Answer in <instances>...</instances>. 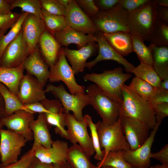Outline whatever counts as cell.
I'll return each mask as SVG.
<instances>
[{
    "mask_svg": "<svg viewBox=\"0 0 168 168\" xmlns=\"http://www.w3.org/2000/svg\"><path fill=\"white\" fill-rule=\"evenodd\" d=\"M122 101L120 115L137 119L152 129L156 124L155 113L149 102L130 90L127 85L122 88Z\"/></svg>",
    "mask_w": 168,
    "mask_h": 168,
    "instance_id": "cell-1",
    "label": "cell"
},
{
    "mask_svg": "<svg viewBox=\"0 0 168 168\" xmlns=\"http://www.w3.org/2000/svg\"><path fill=\"white\" fill-rule=\"evenodd\" d=\"M132 75L124 73L121 67L104 70L100 73H92L85 75L83 79L94 82L105 93L120 104L122 101V88Z\"/></svg>",
    "mask_w": 168,
    "mask_h": 168,
    "instance_id": "cell-2",
    "label": "cell"
},
{
    "mask_svg": "<svg viewBox=\"0 0 168 168\" xmlns=\"http://www.w3.org/2000/svg\"><path fill=\"white\" fill-rule=\"evenodd\" d=\"M157 7L155 0H150L137 9L128 12L131 32L144 41H148L157 20Z\"/></svg>",
    "mask_w": 168,
    "mask_h": 168,
    "instance_id": "cell-3",
    "label": "cell"
},
{
    "mask_svg": "<svg viewBox=\"0 0 168 168\" xmlns=\"http://www.w3.org/2000/svg\"><path fill=\"white\" fill-rule=\"evenodd\" d=\"M86 94L92 106L107 125L114 124L120 116L121 104L115 100L95 84L88 86Z\"/></svg>",
    "mask_w": 168,
    "mask_h": 168,
    "instance_id": "cell-4",
    "label": "cell"
},
{
    "mask_svg": "<svg viewBox=\"0 0 168 168\" xmlns=\"http://www.w3.org/2000/svg\"><path fill=\"white\" fill-rule=\"evenodd\" d=\"M91 19L96 30L104 33L131 32L128 23V12L119 3L109 10L100 11Z\"/></svg>",
    "mask_w": 168,
    "mask_h": 168,
    "instance_id": "cell-5",
    "label": "cell"
},
{
    "mask_svg": "<svg viewBox=\"0 0 168 168\" xmlns=\"http://www.w3.org/2000/svg\"><path fill=\"white\" fill-rule=\"evenodd\" d=\"M96 124L100 145L104 149V157L102 160L110 152L130 149L121 129L120 116L113 124L107 125L100 121Z\"/></svg>",
    "mask_w": 168,
    "mask_h": 168,
    "instance_id": "cell-6",
    "label": "cell"
},
{
    "mask_svg": "<svg viewBox=\"0 0 168 168\" xmlns=\"http://www.w3.org/2000/svg\"><path fill=\"white\" fill-rule=\"evenodd\" d=\"M46 92H50L61 104L64 113L72 111L74 117L77 120H83V109L90 105L89 99L86 94L73 95L68 93L63 85L58 86L52 84L47 85L44 90Z\"/></svg>",
    "mask_w": 168,
    "mask_h": 168,
    "instance_id": "cell-7",
    "label": "cell"
},
{
    "mask_svg": "<svg viewBox=\"0 0 168 168\" xmlns=\"http://www.w3.org/2000/svg\"><path fill=\"white\" fill-rule=\"evenodd\" d=\"M50 67L48 80L50 82L62 81L67 86L71 94H86L85 87L78 85L76 81L75 74L67 61L63 48L61 49L57 62Z\"/></svg>",
    "mask_w": 168,
    "mask_h": 168,
    "instance_id": "cell-8",
    "label": "cell"
},
{
    "mask_svg": "<svg viewBox=\"0 0 168 168\" xmlns=\"http://www.w3.org/2000/svg\"><path fill=\"white\" fill-rule=\"evenodd\" d=\"M0 138L1 163L7 165L17 161L27 141L21 134L9 129H2Z\"/></svg>",
    "mask_w": 168,
    "mask_h": 168,
    "instance_id": "cell-9",
    "label": "cell"
},
{
    "mask_svg": "<svg viewBox=\"0 0 168 168\" xmlns=\"http://www.w3.org/2000/svg\"><path fill=\"white\" fill-rule=\"evenodd\" d=\"M65 114L69 140L73 144L78 143L90 157L95 153V151L91 138L88 132L86 122L84 118L82 121L77 120L69 113Z\"/></svg>",
    "mask_w": 168,
    "mask_h": 168,
    "instance_id": "cell-10",
    "label": "cell"
},
{
    "mask_svg": "<svg viewBox=\"0 0 168 168\" xmlns=\"http://www.w3.org/2000/svg\"><path fill=\"white\" fill-rule=\"evenodd\" d=\"M120 116L121 129L130 149L134 150L138 148L148 138L150 129L145 124L137 119Z\"/></svg>",
    "mask_w": 168,
    "mask_h": 168,
    "instance_id": "cell-11",
    "label": "cell"
},
{
    "mask_svg": "<svg viewBox=\"0 0 168 168\" xmlns=\"http://www.w3.org/2000/svg\"><path fill=\"white\" fill-rule=\"evenodd\" d=\"M94 36L95 41L98 43V54L94 59L86 63V67L90 70L100 61L105 60H112L122 65L127 72L132 73L135 67L113 48L104 37L101 32L97 31Z\"/></svg>",
    "mask_w": 168,
    "mask_h": 168,
    "instance_id": "cell-12",
    "label": "cell"
},
{
    "mask_svg": "<svg viewBox=\"0 0 168 168\" xmlns=\"http://www.w3.org/2000/svg\"><path fill=\"white\" fill-rule=\"evenodd\" d=\"M29 55L21 29L16 37L6 48L0 60V66L17 67L21 65Z\"/></svg>",
    "mask_w": 168,
    "mask_h": 168,
    "instance_id": "cell-13",
    "label": "cell"
},
{
    "mask_svg": "<svg viewBox=\"0 0 168 168\" xmlns=\"http://www.w3.org/2000/svg\"><path fill=\"white\" fill-rule=\"evenodd\" d=\"M160 125L156 123L148 138L140 147L134 150H124L125 159L134 168H149L151 166V148Z\"/></svg>",
    "mask_w": 168,
    "mask_h": 168,
    "instance_id": "cell-14",
    "label": "cell"
},
{
    "mask_svg": "<svg viewBox=\"0 0 168 168\" xmlns=\"http://www.w3.org/2000/svg\"><path fill=\"white\" fill-rule=\"evenodd\" d=\"M67 25L76 30L94 35L97 31L91 20L75 0H71L65 16Z\"/></svg>",
    "mask_w": 168,
    "mask_h": 168,
    "instance_id": "cell-15",
    "label": "cell"
},
{
    "mask_svg": "<svg viewBox=\"0 0 168 168\" xmlns=\"http://www.w3.org/2000/svg\"><path fill=\"white\" fill-rule=\"evenodd\" d=\"M34 114L20 110L10 115L0 119V121L7 129L21 134L27 141H30L33 140V135L30 127V124L34 119Z\"/></svg>",
    "mask_w": 168,
    "mask_h": 168,
    "instance_id": "cell-16",
    "label": "cell"
},
{
    "mask_svg": "<svg viewBox=\"0 0 168 168\" xmlns=\"http://www.w3.org/2000/svg\"><path fill=\"white\" fill-rule=\"evenodd\" d=\"M44 87L35 77L26 73L20 82L17 96L24 105L40 102L46 98Z\"/></svg>",
    "mask_w": 168,
    "mask_h": 168,
    "instance_id": "cell-17",
    "label": "cell"
},
{
    "mask_svg": "<svg viewBox=\"0 0 168 168\" xmlns=\"http://www.w3.org/2000/svg\"><path fill=\"white\" fill-rule=\"evenodd\" d=\"M34 147L35 157L41 162L60 165L67 163V153L68 147L65 141L59 140L53 141L51 147L48 148L41 145Z\"/></svg>",
    "mask_w": 168,
    "mask_h": 168,
    "instance_id": "cell-18",
    "label": "cell"
},
{
    "mask_svg": "<svg viewBox=\"0 0 168 168\" xmlns=\"http://www.w3.org/2000/svg\"><path fill=\"white\" fill-rule=\"evenodd\" d=\"M40 102L48 111L44 114L49 128L54 126L56 134L68 140V134L65 129V114L59 101L58 99L50 100L46 98Z\"/></svg>",
    "mask_w": 168,
    "mask_h": 168,
    "instance_id": "cell-19",
    "label": "cell"
},
{
    "mask_svg": "<svg viewBox=\"0 0 168 168\" xmlns=\"http://www.w3.org/2000/svg\"><path fill=\"white\" fill-rule=\"evenodd\" d=\"M22 30L30 55L37 47L41 35L46 29L41 18L29 14L23 22Z\"/></svg>",
    "mask_w": 168,
    "mask_h": 168,
    "instance_id": "cell-20",
    "label": "cell"
},
{
    "mask_svg": "<svg viewBox=\"0 0 168 168\" xmlns=\"http://www.w3.org/2000/svg\"><path fill=\"white\" fill-rule=\"evenodd\" d=\"M95 42L89 43L78 50L63 48V53L71 63L75 74L83 72L87 59L96 53L98 47Z\"/></svg>",
    "mask_w": 168,
    "mask_h": 168,
    "instance_id": "cell-21",
    "label": "cell"
},
{
    "mask_svg": "<svg viewBox=\"0 0 168 168\" xmlns=\"http://www.w3.org/2000/svg\"><path fill=\"white\" fill-rule=\"evenodd\" d=\"M26 73L35 77L44 87L49 79L48 66L42 58L37 46L22 63Z\"/></svg>",
    "mask_w": 168,
    "mask_h": 168,
    "instance_id": "cell-22",
    "label": "cell"
},
{
    "mask_svg": "<svg viewBox=\"0 0 168 168\" xmlns=\"http://www.w3.org/2000/svg\"><path fill=\"white\" fill-rule=\"evenodd\" d=\"M52 35L61 47L64 46L67 47L70 44H75L80 49L89 43L95 42L94 35H86L68 26L65 29L55 32Z\"/></svg>",
    "mask_w": 168,
    "mask_h": 168,
    "instance_id": "cell-23",
    "label": "cell"
},
{
    "mask_svg": "<svg viewBox=\"0 0 168 168\" xmlns=\"http://www.w3.org/2000/svg\"><path fill=\"white\" fill-rule=\"evenodd\" d=\"M30 127L33 135V145H41L46 148L51 147L53 141L49 131V127L44 113H39L36 120L30 124Z\"/></svg>",
    "mask_w": 168,
    "mask_h": 168,
    "instance_id": "cell-24",
    "label": "cell"
},
{
    "mask_svg": "<svg viewBox=\"0 0 168 168\" xmlns=\"http://www.w3.org/2000/svg\"><path fill=\"white\" fill-rule=\"evenodd\" d=\"M41 52L49 67L57 62L61 46L53 35L46 30L41 35L39 43Z\"/></svg>",
    "mask_w": 168,
    "mask_h": 168,
    "instance_id": "cell-25",
    "label": "cell"
},
{
    "mask_svg": "<svg viewBox=\"0 0 168 168\" xmlns=\"http://www.w3.org/2000/svg\"><path fill=\"white\" fill-rule=\"evenodd\" d=\"M102 33L110 45L122 56H127L133 52L132 33L131 32L121 31L111 34Z\"/></svg>",
    "mask_w": 168,
    "mask_h": 168,
    "instance_id": "cell-26",
    "label": "cell"
},
{
    "mask_svg": "<svg viewBox=\"0 0 168 168\" xmlns=\"http://www.w3.org/2000/svg\"><path fill=\"white\" fill-rule=\"evenodd\" d=\"M22 64L16 67L0 66V82L5 85L13 93L17 96L20 82L24 76Z\"/></svg>",
    "mask_w": 168,
    "mask_h": 168,
    "instance_id": "cell-27",
    "label": "cell"
},
{
    "mask_svg": "<svg viewBox=\"0 0 168 168\" xmlns=\"http://www.w3.org/2000/svg\"><path fill=\"white\" fill-rule=\"evenodd\" d=\"M150 45L152 49L153 67L161 81L168 80V46Z\"/></svg>",
    "mask_w": 168,
    "mask_h": 168,
    "instance_id": "cell-28",
    "label": "cell"
},
{
    "mask_svg": "<svg viewBox=\"0 0 168 168\" xmlns=\"http://www.w3.org/2000/svg\"><path fill=\"white\" fill-rule=\"evenodd\" d=\"M67 162L72 168H97L91 162L90 157L78 144H73L67 153Z\"/></svg>",
    "mask_w": 168,
    "mask_h": 168,
    "instance_id": "cell-29",
    "label": "cell"
},
{
    "mask_svg": "<svg viewBox=\"0 0 168 168\" xmlns=\"http://www.w3.org/2000/svg\"><path fill=\"white\" fill-rule=\"evenodd\" d=\"M0 94L2 96L5 103L4 117L10 115L20 110H24L33 113L25 107L16 95L12 92L5 85L1 82Z\"/></svg>",
    "mask_w": 168,
    "mask_h": 168,
    "instance_id": "cell-30",
    "label": "cell"
},
{
    "mask_svg": "<svg viewBox=\"0 0 168 168\" xmlns=\"http://www.w3.org/2000/svg\"><path fill=\"white\" fill-rule=\"evenodd\" d=\"M132 73L156 88L160 86L161 80L152 65L140 62L138 66L135 67Z\"/></svg>",
    "mask_w": 168,
    "mask_h": 168,
    "instance_id": "cell-31",
    "label": "cell"
},
{
    "mask_svg": "<svg viewBox=\"0 0 168 168\" xmlns=\"http://www.w3.org/2000/svg\"><path fill=\"white\" fill-rule=\"evenodd\" d=\"M128 87L143 99L149 101L154 95L156 88L145 81L135 77Z\"/></svg>",
    "mask_w": 168,
    "mask_h": 168,
    "instance_id": "cell-32",
    "label": "cell"
},
{
    "mask_svg": "<svg viewBox=\"0 0 168 168\" xmlns=\"http://www.w3.org/2000/svg\"><path fill=\"white\" fill-rule=\"evenodd\" d=\"M41 19L46 30L52 35L65 29L67 26L65 16L51 14L42 8Z\"/></svg>",
    "mask_w": 168,
    "mask_h": 168,
    "instance_id": "cell-33",
    "label": "cell"
},
{
    "mask_svg": "<svg viewBox=\"0 0 168 168\" xmlns=\"http://www.w3.org/2000/svg\"><path fill=\"white\" fill-rule=\"evenodd\" d=\"M148 41L157 46H168V24L157 20Z\"/></svg>",
    "mask_w": 168,
    "mask_h": 168,
    "instance_id": "cell-34",
    "label": "cell"
},
{
    "mask_svg": "<svg viewBox=\"0 0 168 168\" xmlns=\"http://www.w3.org/2000/svg\"><path fill=\"white\" fill-rule=\"evenodd\" d=\"M144 41L137 35L132 33L133 52L137 54L141 62L152 66V49L150 45L148 46Z\"/></svg>",
    "mask_w": 168,
    "mask_h": 168,
    "instance_id": "cell-35",
    "label": "cell"
},
{
    "mask_svg": "<svg viewBox=\"0 0 168 168\" xmlns=\"http://www.w3.org/2000/svg\"><path fill=\"white\" fill-rule=\"evenodd\" d=\"M96 166L97 168L103 166L114 168H134L125 159L124 150L109 152L104 160L98 162Z\"/></svg>",
    "mask_w": 168,
    "mask_h": 168,
    "instance_id": "cell-36",
    "label": "cell"
},
{
    "mask_svg": "<svg viewBox=\"0 0 168 168\" xmlns=\"http://www.w3.org/2000/svg\"><path fill=\"white\" fill-rule=\"evenodd\" d=\"M29 13L22 12L9 32L3 35L0 40V60L7 46L17 36L22 29L23 22Z\"/></svg>",
    "mask_w": 168,
    "mask_h": 168,
    "instance_id": "cell-37",
    "label": "cell"
},
{
    "mask_svg": "<svg viewBox=\"0 0 168 168\" xmlns=\"http://www.w3.org/2000/svg\"><path fill=\"white\" fill-rule=\"evenodd\" d=\"M10 4L12 10L19 7L21 9L22 12L33 14L41 19L42 7L40 0H10Z\"/></svg>",
    "mask_w": 168,
    "mask_h": 168,
    "instance_id": "cell-38",
    "label": "cell"
},
{
    "mask_svg": "<svg viewBox=\"0 0 168 168\" xmlns=\"http://www.w3.org/2000/svg\"><path fill=\"white\" fill-rule=\"evenodd\" d=\"M83 118L86 122L91 131V137L95 153L94 158L100 161L104 158V152L102 150L100 145L96 124L93 122L91 118L88 115H85L83 116Z\"/></svg>",
    "mask_w": 168,
    "mask_h": 168,
    "instance_id": "cell-39",
    "label": "cell"
},
{
    "mask_svg": "<svg viewBox=\"0 0 168 168\" xmlns=\"http://www.w3.org/2000/svg\"><path fill=\"white\" fill-rule=\"evenodd\" d=\"M35 148L32 146L15 162L7 165L0 163V168H29L35 158Z\"/></svg>",
    "mask_w": 168,
    "mask_h": 168,
    "instance_id": "cell-40",
    "label": "cell"
},
{
    "mask_svg": "<svg viewBox=\"0 0 168 168\" xmlns=\"http://www.w3.org/2000/svg\"><path fill=\"white\" fill-rule=\"evenodd\" d=\"M42 8L49 13L57 15L65 16L66 9L58 0H40Z\"/></svg>",
    "mask_w": 168,
    "mask_h": 168,
    "instance_id": "cell-41",
    "label": "cell"
},
{
    "mask_svg": "<svg viewBox=\"0 0 168 168\" xmlns=\"http://www.w3.org/2000/svg\"><path fill=\"white\" fill-rule=\"evenodd\" d=\"M78 5L84 9L86 14L92 18L96 16L100 10L93 0H76Z\"/></svg>",
    "mask_w": 168,
    "mask_h": 168,
    "instance_id": "cell-42",
    "label": "cell"
},
{
    "mask_svg": "<svg viewBox=\"0 0 168 168\" xmlns=\"http://www.w3.org/2000/svg\"><path fill=\"white\" fill-rule=\"evenodd\" d=\"M148 101L153 107L158 104L168 103V90L160 86L156 88L154 95Z\"/></svg>",
    "mask_w": 168,
    "mask_h": 168,
    "instance_id": "cell-43",
    "label": "cell"
},
{
    "mask_svg": "<svg viewBox=\"0 0 168 168\" xmlns=\"http://www.w3.org/2000/svg\"><path fill=\"white\" fill-rule=\"evenodd\" d=\"M21 14L15 12L12 14L0 15V29L7 30L11 28L19 19Z\"/></svg>",
    "mask_w": 168,
    "mask_h": 168,
    "instance_id": "cell-44",
    "label": "cell"
},
{
    "mask_svg": "<svg viewBox=\"0 0 168 168\" xmlns=\"http://www.w3.org/2000/svg\"><path fill=\"white\" fill-rule=\"evenodd\" d=\"M150 0H119V3L128 12L133 11L148 2Z\"/></svg>",
    "mask_w": 168,
    "mask_h": 168,
    "instance_id": "cell-45",
    "label": "cell"
},
{
    "mask_svg": "<svg viewBox=\"0 0 168 168\" xmlns=\"http://www.w3.org/2000/svg\"><path fill=\"white\" fill-rule=\"evenodd\" d=\"M156 123L161 124L162 120L168 116V103L158 104L153 107Z\"/></svg>",
    "mask_w": 168,
    "mask_h": 168,
    "instance_id": "cell-46",
    "label": "cell"
},
{
    "mask_svg": "<svg viewBox=\"0 0 168 168\" xmlns=\"http://www.w3.org/2000/svg\"><path fill=\"white\" fill-rule=\"evenodd\" d=\"M150 157L159 161L162 165L168 166V144L165 145L159 152L155 153L151 152Z\"/></svg>",
    "mask_w": 168,
    "mask_h": 168,
    "instance_id": "cell-47",
    "label": "cell"
},
{
    "mask_svg": "<svg viewBox=\"0 0 168 168\" xmlns=\"http://www.w3.org/2000/svg\"><path fill=\"white\" fill-rule=\"evenodd\" d=\"M29 168H72L67 162L63 165L47 164L41 162L35 157Z\"/></svg>",
    "mask_w": 168,
    "mask_h": 168,
    "instance_id": "cell-48",
    "label": "cell"
},
{
    "mask_svg": "<svg viewBox=\"0 0 168 168\" xmlns=\"http://www.w3.org/2000/svg\"><path fill=\"white\" fill-rule=\"evenodd\" d=\"M119 0H94L95 3L99 10L104 11L109 10L119 3Z\"/></svg>",
    "mask_w": 168,
    "mask_h": 168,
    "instance_id": "cell-49",
    "label": "cell"
},
{
    "mask_svg": "<svg viewBox=\"0 0 168 168\" xmlns=\"http://www.w3.org/2000/svg\"><path fill=\"white\" fill-rule=\"evenodd\" d=\"M24 105L26 109L34 113H45L48 112L40 102L32 103Z\"/></svg>",
    "mask_w": 168,
    "mask_h": 168,
    "instance_id": "cell-50",
    "label": "cell"
},
{
    "mask_svg": "<svg viewBox=\"0 0 168 168\" xmlns=\"http://www.w3.org/2000/svg\"><path fill=\"white\" fill-rule=\"evenodd\" d=\"M157 20L168 24V8L157 6Z\"/></svg>",
    "mask_w": 168,
    "mask_h": 168,
    "instance_id": "cell-51",
    "label": "cell"
},
{
    "mask_svg": "<svg viewBox=\"0 0 168 168\" xmlns=\"http://www.w3.org/2000/svg\"><path fill=\"white\" fill-rule=\"evenodd\" d=\"M10 4V0H0V15H6L13 12Z\"/></svg>",
    "mask_w": 168,
    "mask_h": 168,
    "instance_id": "cell-52",
    "label": "cell"
},
{
    "mask_svg": "<svg viewBox=\"0 0 168 168\" xmlns=\"http://www.w3.org/2000/svg\"><path fill=\"white\" fill-rule=\"evenodd\" d=\"M5 105L3 99L0 94V119L4 117Z\"/></svg>",
    "mask_w": 168,
    "mask_h": 168,
    "instance_id": "cell-53",
    "label": "cell"
},
{
    "mask_svg": "<svg viewBox=\"0 0 168 168\" xmlns=\"http://www.w3.org/2000/svg\"><path fill=\"white\" fill-rule=\"evenodd\" d=\"M157 6L164 7H168V0H155Z\"/></svg>",
    "mask_w": 168,
    "mask_h": 168,
    "instance_id": "cell-54",
    "label": "cell"
},
{
    "mask_svg": "<svg viewBox=\"0 0 168 168\" xmlns=\"http://www.w3.org/2000/svg\"><path fill=\"white\" fill-rule=\"evenodd\" d=\"M71 0H58L59 2L66 9L68 7Z\"/></svg>",
    "mask_w": 168,
    "mask_h": 168,
    "instance_id": "cell-55",
    "label": "cell"
},
{
    "mask_svg": "<svg viewBox=\"0 0 168 168\" xmlns=\"http://www.w3.org/2000/svg\"><path fill=\"white\" fill-rule=\"evenodd\" d=\"M149 168H168V166L157 164L153 166H150Z\"/></svg>",
    "mask_w": 168,
    "mask_h": 168,
    "instance_id": "cell-56",
    "label": "cell"
},
{
    "mask_svg": "<svg viewBox=\"0 0 168 168\" xmlns=\"http://www.w3.org/2000/svg\"><path fill=\"white\" fill-rule=\"evenodd\" d=\"M7 31L6 30L0 29V40L2 36L5 35Z\"/></svg>",
    "mask_w": 168,
    "mask_h": 168,
    "instance_id": "cell-57",
    "label": "cell"
},
{
    "mask_svg": "<svg viewBox=\"0 0 168 168\" xmlns=\"http://www.w3.org/2000/svg\"><path fill=\"white\" fill-rule=\"evenodd\" d=\"M3 126V125L2 124V123L0 121V132L1 130L2 129Z\"/></svg>",
    "mask_w": 168,
    "mask_h": 168,
    "instance_id": "cell-58",
    "label": "cell"
},
{
    "mask_svg": "<svg viewBox=\"0 0 168 168\" xmlns=\"http://www.w3.org/2000/svg\"><path fill=\"white\" fill-rule=\"evenodd\" d=\"M101 168H114L110 166H103L101 167Z\"/></svg>",
    "mask_w": 168,
    "mask_h": 168,
    "instance_id": "cell-59",
    "label": "cell"
},
{
    "mask_svg": "<svg viewBox=\"0 0 168 168\" xmlns=\"http://www.w3.org/2000/svg\"><path fill=\"white\" fill-rule=\"evenodd\" d=\"M0 158H1V154H0Z\"/></svg>",
    "mask_w": 168,
    "mask_h": 168,
    "instance_id": "cell-60",
    "label": "cell"
}]
</instances>
